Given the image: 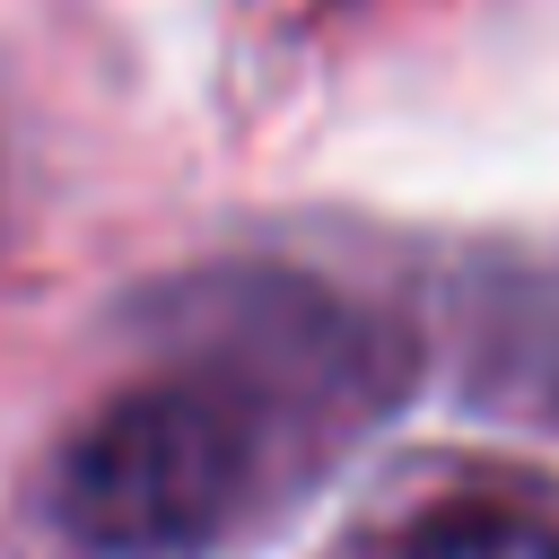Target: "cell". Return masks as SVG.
Instances as JSON below:
<instances>
[{"label":"cell","mask_w":559,"mask_h":559,"mask_svg":"<svg viewBox=\"0 0 559 559\" xmlns=\"http://www.w3.org/2000/svg\"><path fill=\"white\" fill-rule=\"evenodd\" d=\"M384 559H559V533H550L542 515H524V507H489V498H472V507H437V515H419Z\"/></svg>","instance_id":"obj_2"},{"label":"cell","mask_w":559,"mask_h":559,"mask_svg":"<svg viewBox=\"0 0 559 559\" xmlns=\"http://www.w3.org/2000/svg\"><path fill=\"white\" fill-rule=\"evenodd\" d=\"M393 393L402 341L367 306L297 271L210 280L166 358L61 445L44 507L79 559H218L314 489Z\"/></svg>","instance_id":"obj_1"}]
</instances>
